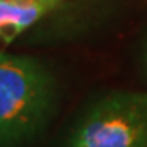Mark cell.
Instances as JSON below:
<instances>
[{
	"instance_id": "3",
	"label": "cell",
	"mask_w": 147,
	"mask_h": 147,
	"mask_svg": "<svg viewBox=\"0 0 147 147\" xmlns=\"http://www.w3.org/2000/svg\"><path fill=\"white\" fill-rule=\"evenodd\" d=\"M61 2L62 0H36L31 3H15L0 0V41L8 44L16 39Z\"/></svg>"
},
{
	"instance_id": "2",
	"label": "cell",
	"mask_w": 147,
	"mask_h": 147,
	"mask_svg": "<svg viewBox=\"0 0 147 147\" xmlns=\"http://www.w3.org/2000/svg\"><path fill=\"white\" fill-rule=\"evenodd\" d=\"M65 147H147V93L118 92L93 103Z\"/></svg>"
},
{
	"instance_id": "1",
	"label": "cell",
	"mask_w": 147,
	"mask_h": 147,
	"mask_svg": "<svg viewBox=\"0 0 147 147\" xmlns=\"http://www.w3.org/2000/svg\"><path fill=\"white\" fill-rule=\"evenodd\" d=\"M56 105V80L42 62L0 53V147H18L46 126Z\"/></svg>"
}]
</instances>
